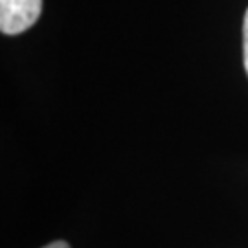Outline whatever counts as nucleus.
I'll use <instances>...</instances> for the list:
<instances>
[{
  "label": "nucleus",
  "instance_id": "obj_1",
  "mask_svg": "<svg viewBox=\"0 0 248 248\" xmlns=\"http://www.w3.org/2000/svg\"><path fill=\"white\" fill-rule=\"evenodd\" d=\"M43 0H0V30L6 35H18L41 17Z\"/></svg>",
  "mask_w": 248,
  "mask_h": 248
},
{
  "label": "nucleus",
  "instance_id": "obj_2",
  "mask_svg": "<svg viewBox=\"0 0 248 248\" xmlns=\"http://www.w3.org/2000/svg\"><path fill=\"white\" fill-rule=\"evenodd\" d=\"M243 57H245V68L248 74V9L245 13V22H243Z\"/></svg>",
  "mask_w": 248,
  "mask_h": 248
},
{
  "label": "nucleus",
  "instance_id": "obj_3",
  "mask_svg": "<svg viewBox=\"0 0 248 248\" xmlns=\"http://www.w3.org/2000/svg\"><path fill=\"white\" fill-rule=\"evenodd\" d=\"M45 248H70L68 243H64V241H53L50 245H46Z\"/></svg>",
  "mask_w": 248,
  "mask_h": 248
}]
</instances>
